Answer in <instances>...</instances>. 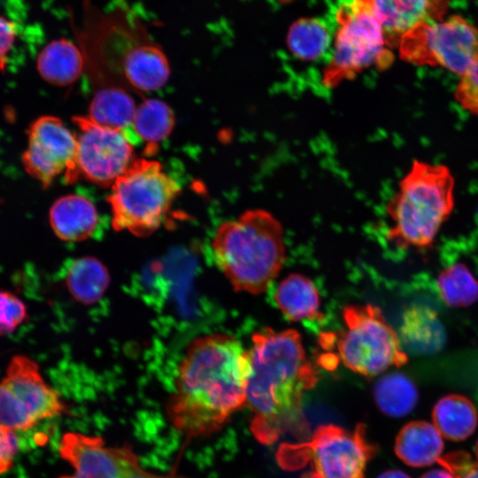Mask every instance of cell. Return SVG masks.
<instances>
[{
  "instance_id": "cell-11",
  "label": "cell",
  "mask_w": 478,
  "mask_h": 478,
  "mask_svg": "<svg viewBox=\"0 0 478 478\" xmlns=\"http://www.w3.org/2000/svg\"><path fill=\"white\" fill-rule=\"evenodd\" d=\"M65 411L66 405L44 381L38 364L24 355L14 356L0 382V425L26 431Z\"/></svg>"
},
{
  "instance_id": "cell-32",
  "label": "cell",
  "mask_w": 478,
  "mask_h": 478,
  "mask_svg": "<svg viewBox=\"0 0 478 478\" xmlns=\"http://www.w3.org/2000/svg\"><path fill=\"white\" fill-rule=\"evenodd\" d=\"M419 478H459V476L445 466H432Z\"/></svg>"
},
{
  "instance_id": "cell-21",
  "label": "cell",
  "mask_w": 478,
  "mask_h": 478,
  "mask_svg": "<svg viewBox=\"0 0 478 478\" xmlns=\"http://www.w3.org/2000/svg\"><path fill=\"white\" fill-rule=\"evenodd\" d=\"M432 422L444 439L460 442L470 437L478 425L474 405L461 395H448L434 406Z\"/></svg>"
},
{
  "instance_id": "cell-30",
  "label": "cell",
  "mask_w": 478,
  "mask_h": 478,
  "mask_svg": "<svg viewBox=\"0 0 478 478\" xmlns=\"http://www.w3.org/2000/svg\"><path fill=\"white\" fill-rule=\"evenodd\" d=\"M18 448L19 440L15 431L0 425V474L11 469Z\"/></svg>"
},
{
  "instance_id": "cell-24",
  "label": "cell",
  "mask_w": 478,
  "mask_h": 478,
  "mask_svg": "<svg viewBox=\"0 0 478 478\" xmlns=\"http://www.w3.org/2000/svg\"><path fill=\"white\" fill-rule=\"evenodd\" d=\"M66 285L79 302L89 305L101 298L108 287L110 277L103 264L94 258H78L69 266Z\"/></svg>"
},
{
  "instance_id": "cell-12",
  "label": "cell",
  "mask_w": 478,
  "mask_h": 478,
  "mask_svg": "<svg viewBox=\"0 0 478 478\" xmlns=\"http://www.w3.org/2000/svg\"><path fill=\"white\" fill-rule=\"evenodd\" d=\"M73 122L80 133L66 181L83 179L103 187L112 186L135 160L133 144L121 132L96 125L86 116L74 117Z\"/></svg>"
},
{
  "instance_id": "cell-14",
  "label": "cell",
  "mask_w": 478,
  "mask_h": 478,
  "mask_svg": "<svg viewBox=\"0 0 478 478\" xmlns=\"http://www.w3.org/2000/svg\"><path fill=\"white\" fill-rule=\"evenodd\" d=\"M76 149V135L60 119L42 116L30 126L23 165L32 177L47 188L72 166Z\"/></svg>"
},
{
  "instance_id": "cell-17",
  "label": "cell",
  "mask_w": 478,
  "mask_h": 478,
  "mask_svg": "<svg viewBox=\"0 0 478 478\" xmlns=\"http://www.w3.org/2000/svg\"><path fill=\"white\" fill-rule=\"evenodd\" d=\"M444 440L433 422L412 421L404 426L398 433L395 452L409 466L428 468L442 458Z\"/></svg>"
},
{
  "instance_id": "cell-5",
  "label": "cell",
  "mask_w": 478,
  "mask_h": 478,
  "mask_svg": "<svg viewBox=\"0 0 478 478\" xmlns=\"http://www.w3.org/2000/svg\"><path fill=\"white\" fill-rule=\"evenodd\" d=\"M449 168L415 160L388 202V237L400 248H428L454 206Z\"/></svg>"
},
{
  "instance_id": "cell-16",
  "label": "cell",
  "mask_w": 478,
  "mask_h": 478,
  "mask_svg": "<svg viewBox=\"0 0 478 478\" xmlns=\"http://www.w3.org/2000/svg\"><path fill=\"white\" fill-rule=\"evenodd\" d=\"M135 110V101L126 88L103 84L94 93L86 117L96 125L121 132L135 145L140 143L133 128Z\"/></svg>"
},
{
  "instance_id": "cell-25",
  "label": "cell",
  "mask_w": 478,
  "mask_h": 478,
  "mask_svg": "<svg viewBox=\"0 0 478 478\" xmlns=\"http://www.w3.org/2000/svg\"><path fill=\"white\" fill-rule=\"evenodd\" d=\"M291 53L302 61L311 62L322 58L331 44L328 29L316 19H302L289 29L287 37Z\"/></svg>"
},
{
  "instance_id": "cell-26",
  "label": "cell",
  "mask_w": 478,
  "mask_h": 478,
  "mask_svg": "<svg viewBox=\"0 0 478 478\" xmlns=\"http://www.w3.org/2000/svg\"><path fill=\"white\" fill-rule=\"evenodd\" d=\"M442 300L451 307L469 306L478 300V281L462 263L445 267L437 277Z\"/></svg>"
},
{
  "instance_id": "cell-8",
  "label": "cell",
  "mask_w": 478,
  "mask_h": 478,
  "mask_svg": "<svg viewBox=\"0 0 478 478\" xmlns=\"http://www.w3.org/2000/svg\"><path fill=\"white\" fill-rule=\"evenodd\" d=\"M337 22L332 54L321 79L327 89L352 79L366 67H383L391 61L371 0H345L337 12Z\"/></svg>"
},
{
  "instance_id": "cell-27",
  "label": "cell",
  "mask_w": 478,
  "mask_h": 478,
  "mask_svg": "<svg viewBox=\"0 0 478 478\" xmlns=\"http://www.w3.org/2000/svg\"><path fill=\"white\" fill-rule=\"evenodd\" d=\"M404 338L411 347L421 351H435L443 343V328L435 312L415 307L405 314Z\"/></svg>"
},
{
  "instance_id": "cell-35",
  "label": "cell",
  "mask_w": 478,
  "mask_h": 478,
  "mask_svg": "<svg viewBox=\"0 0 478 478\" xmlns=\"http://www.w3.org/2000/svg\"><path fill=\"white\" fill-rule=\"evenodd\" d=\"M475 451H476V455H477V458H478V440H477L476 445H475Z\"/></svg>"
},
{
  "instance_id": "cell-9",
  "label": "cell",
  "mask_w": 478,
  "mask_h": 478,
  "mask_svg": "<svg viewBox=\"0 0 478 478\" xmlns=\"http://www.w3.org/2000/svg\"><path fill=\"white\" fill-rule=\"evenodd\" d=\"M345 328L337 339L338 354L345 366L372 377L407 362L398 337L380 308L373 305L343 308Z\"/></svg>"
},
{
  "instance_id": "cell-13",
  "label": "cell",
  "mask_w": 478,
  "mask_h": 478,
  "mask_svg": "<svg viewBox=\"0 0 478 478\" xmlns=\"http://www.w3.org/2000/svg\"><path fill=\"white\" fill-rule=\"evenodd\" d=\"M59 454L73 468L72 474L60 478H187L150 473L129 445L107 446L99 436L78 432L62 436Z\"/></svg>"
},
{
  "instance_id": "cell-15",
  "label": "cell",
  "mask_w": 478,
  "mask_h": 478,
  "mask_svg": "<svg viewBox=\"0 0 478 478\" xmlns=\"http://www.w3.org/2000/svg\"><path fill=\"white\" fill-rule=\"evenodd\" d=\"M388 45L426 20H437L446 9V0H371Z\"/></svg>"
},
{
  "instance_id": "cell-19",
  "label": "cell",
  "mask_w": 478,
  "mask_h": 478,
  "mask_svg": "<svg viewBox=\"0 0 478 478\" xmlns=\"http://www.w3.org/2000/svg\"><path fill=\"white\" fill-rule=\"evenodd\" d=\"M36 67L46 81L66 86L80 77L85 68V61L78 44L61 38L50 42L41 50Z\"/></svg>"
},
{
  "instance_id": "cell-2",
  "label": "cell",
  "mask_w": 478,
  "mask_h": 478,
  "mask_svg": "<svg viewBox=\"0 0 478 478\" xmlns=\"http://www.w3.org/2000/svg\"><path fill=\"white\" fill-rule=\"evenodd\" d=\"M248 355L245 402L253 413V436L271 444L286 433L306 435L302 397L315 386L318 376L306 358L299 333L294 329L258 331L252 335Z\"/></svg>"
},
{
  "instance_id": "cell-33",
  "label": "cell",
  "mask_w": 478,
  "mask_h": 478,
  "mask_svg": "<svg viewBox=\"0 0 478 478\" xmlns=\"http://www.w3.org/2000/svg\"><path fill=\"white\" fill-rule=\"evenodd\" d=\"M378 478H412L405 472L399 469H391L382 473Z\"/></svg>"
},
{
  "instance_id": "cell-29",
  "label": "cell",
  "mask_w": 478,
  "mask_h": 478,
  "mask_svg": "<svg viewBox=\"0 0 478 478\" xmlns=\"http://www.w3.org/2000/svg\"><path fill=\"white\" fill-rule=\"evenodd\" d=\"M455 97L465 110L478 115V57L460 77Z\"/></svg>"
},
{
  "instance_id": "cell-34",
  "label": "cell",
  "mask_w": 478,
  "mask_h": 478,
  "mask_svg": "<svg viewBox=\"0 0 478 478\" xmlns=\"http://www.w3.org/2000/svg\"><path fill=\"white\" fill-rule=\"evenodd\" d=\"M459 478H478V465L467 467Z\"/></svg>"
},
{
  "instance_id": "cell-10",
  "label": "cell",
  "mask_w": 478,
  "mask_h": 478,
  "mask_svg": "<svg viewBox=\"0 0 478 478\" xmlns=\"http://www.w3.org/2000/svg\"><path fill=\"white\" fill-rule=\"evenodd\" d=\"M398 47L410 63L438 66L461 77L478 57V29L459 16L426 20L405 35Z\"/></svg>"
},
{
  "instance_id": "cell-4",
  "label": "cell",
  "mask_w": 478,
  "mask_h": 478,
  "mask_svg": "<svg viewBox=\"0 0 478 478\" xmlns=\"http://www.w3.org/2000/svg\"><path fill=\"white\" fill-rule=\"evenodd\" d=\"M218 267L235 291L261 294L285 259L281 223L268 212L253 209L221 223L212 242Z\"/></svg>"
},
{
  "instance_id": "cell-18",
  "label": "cell",
  "mask_w": 478,
  "mask_h": 478,
  "mask_svg": "<svg viewBox=\"0 0 478 478\" xmlns=\"http://www.w3.org/2000/svg\"><path fill=\"white\" fill-rule=\"evenodd\" d=\"M98 215L85 197L67 195L58 198L50 210V223L58 237L77 242L89 238L96 229Z\"/></svg>"
},
{
  "instance_id": "cell-22",
  "label": "cell",
  "mask_w": 478,
  "mask_h": 478,
  "mask_svg": "<svg viewBox=\"0 0 478 478\" xmlns=\"http://www.w3.org/2000/svg\"><path fill=\"white\" fill-rule=\"evenodd\" d=\"M174 116L172 109L163 101L149 98L136 107L133 128L140 143H145L144 153L154 155L159 143L172 132Z\"/></svg>"
},
{
  "instance_id": "cell-20",
  "label": "cell",
  "mask_w": 478,
  "mask_h": 478,
  "mask_svg": "<svg viewBox=\"0 0 478 478\" xmlns=\"http://www.w3.org/2000/svg\"><path fill=\"white\" fill-rule=\"evenodd\" d=\"M274 300L281 312L292 321L321 320L317 288L307 277L292 274L278 285Z\"/></svg>"
},
{
  "instance_id": "cell-31",
  "label": "cell",
  "mask_w": 478,
  "mask_h": 478,
  "mask_svg": "<svg viewBox=\"0 0 478 478\" xmlns=\"http://www.w3.org/2000/svg\"><path fill=\"white\" fill-rule=\"evenodd\" d=\"M17 37L16 25L0 15V67L4 68L7 55L12 49Z\"/></svg>"
},
{
  "instance_id": "cell-1",
  "label": "cell",
  "mask_w": 478,
  "mask_h": 478,
  "mask_svg": "<svg viewBox=\"0 0 478 478\" xmlns=\"http://www.w3.org/2000/svg\"><path fill=\"white\" fill-rule=\"evenodd\" d=\"M249 373L248 351L235 337L217 333L194 339L167 402L170 421L188 438L218 431L245 403Z\"/></svg>"
},
{
  "instance_id": "cell-7",
  "label": "cell",
  "mask_w": 478,
  "mask_h": 478,
  "mask_svg": "<svg viewBox=\"0 0 478 478\" xmlns=\"http://www.w3.org/2000/svg\"><path fill=\"white\" fill-rule=\"evenodd\" d=\"M374 451L362 424L353 431L328 424L319 426L306 442L280 445L276 460L288 471L308 465L301 478H366Z\"/></svg>"
},
{
  "instance_id": "cell-6",
  "label": "cell",
  "mask_w": 478,
  "mask_h": 478,
  "mask_svg": "<svg viewBox=\"0 0 478 478\" xmlns=\"http://www.w3.org/2000/svg\"><path fill=\"white\" fill-rule=\"evenodd\" d=\"M179 189L160 163L135 159L112 186L108 202L113 228L140 237L151 235L162 224Z\"/></svg>"
},
{
  "instance_id": "cell-3",
  "label": "cell",
  "mask_w": 478,
  "mask_h": 478,
  "mask_svg": "<svg viewBox=\"0 0 478 478\" xmlns=\"http://www.w3.org/2000/svg\"><path fill=\"white\" fill-rule=\"evenodd\" d=\"M81 21L73 31L85 68L103 84L154 91L168 80L170 66L139 15L127 4L104 10L82 0Z\"/></svg>"
},
{
  "instance_id": "cell-23",
  "label": "cell",
  "mask_w": 478,
  "mask_h": 478,
  "mask_svg": "<svg viewBox=\"0 0 478 478\" xmlns=\"http://www.w3.org/2000/svg\"><path fill=\"white\" fill-rule=\"evenodd\" d=\"M374 396L380 410L393 418L410 414L419 399L413 382L399 373H391L381 378L374 386Z\"/></svg>"
},
{
  "instance_id": "cell-28",
  "label": "cell",
  "mask_w": 478,
  "mask_h": 478,
  "mask_svg": "<svg viewBox=\"0 0 478 478\" xmlns=\"http://www.w3.org/2000/svg\"><path fill=\"white\" fill-rule=\"evenodd\" d=\"M27 307L11 292L0 290V335L12 333L27 318Z\"/></svg>"
}]
</instances>
